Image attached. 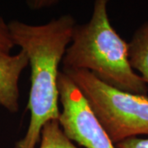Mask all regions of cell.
Listing matches in <instances>:
<instances>
[{
    "instance_id": "52a82bcc",
    "label": "cell",
    "mask_w": 148,
    "mask_h": 148,
    "mask_svg": "<svg viewBox=\"0 0 148 148\" xmlns=\"http://www.w3.org/2000/svg\"><path fill=\"white\" fill-rule=\"evenodd\" d=\"M39 148H78L63 131L58 120H49L42 127Z\"/></svg>"
},
{
    "instance_id": "ba28073f",
    "label": "cell",
    "mask_w": 148,
    "mask_h": 148,
    "mask_svg": "<svg viewBox=\"0 0 148 148\" xmlns=\"http://www.w3.org/2000/svg\"><path fill=\"white\" fill-rule=\"evenodd\" d=\"M15 46L8 23H6L2 16H0V53H10L11 50Z\"/></svg>"
},
{
    "instance_id": "9c48e42d",
    "label": "cell",
    "mask_w": 148,
    "mask_h": 148,
    "mask_svg": "<svg viewBox=\"0 0 148 148\" xmlns=\"http://www.w3.org/2000/svg\"><path fill=\"white\" fill-rule=\"evenodd\" d=\"M116 148H148V138H132L115 145Z\"/></svg>"
},
{
    "instance_id": "277c9868",
    "label": "cell",
    "mask_w": 148,
    "mask_h": 148,
    "mask_svg": "<svg viewBox=\"0 0 148 148\" xmlns=\"http://www.w3.org/2000/svg\"><path fill=\"white\" fill-rule=\"evenodd\" d=\"M58 89L62 106L58 122L65 135L85 148H116L82 91L62 71Z\"/></svg>"
},
{
    "instance_id": "8992f818",
    "label": "cell",
    "mask_w": 148,
    "mask_h": 148,
    "mask_svg": "<svg viewBox=\"0 0 148 148\" xmlns=\"http://www.w3.org/2000/svg\"><path fill=\"white\" fill-rule=\"evenodd\" d=\"M128 59L132 69L148 84V21L133 33L128 43Z\"/></svg>"
},
{
    "instance_id": "6da1fadb",
    "label": "cell",
    "mask_w": 148,
    "mask_h": 148,
    "mask_svg": "<svg viewBox=\"0 0 148 148\" xmlns=\"http://www.w3.org/2000/svg\"><path fill=\"white\" fill-rule=\"evenodd\" d=\"M76 25L71 15H63L42 25L19 21L8 23L13 42L27 53L31 65L27 104L30 122L25 136L16 142L14 148H36L43 126L49 120H58V66L71 43Z\"/></svg>"
},
{
    "instance_id": "7a4b0ae2",
    "label": "cell",
    "mask_w": 148,
    "mask_h": 148,
    "mask_svg": "<svg viewBox=\"0 0 148 148\" xmlns=\"http://www.w3.org/2000/svg\"><path fill=\"white\" fill-rule=\"evenodd\" d=\"M107 3L96 0L90 20L75 26L62 61L63 69L86 70L118 90L147 95V84L129 63L128 43L111 25Z\"/></svg>"
},
{
    "instance_id": "3957f363",
    "label": "cell",
    "mask_w": 148,
    "mask_h": 148,
    "mask_svg": "<svg viewBox=\"0 0 148 148\" xmlns=\"http://www.w3.org/2000/svg\"><path fill=\"white\" fill-rule=\"evenodd\" d=\"M86 99L114 145L148 135V96L118 90L86 70L63 69Z\"/></svg>"
},
{
    "instance_id": "5b68a950",
    "label": "cell",
    "mask_w": 148,
    "mask_h": 148,
    "mask_svg": "<svg viewBox=\"0 0 148 148\" xmlns=\"http://www.w3.org/2000/svg\"><path fill=\"white\" fill-rule=\"evenodd\" d=\"M29 65V58L23 50L14 55L0 53V106L10 113L19 110V79Z\"/></svg>"
},
{
    "instance_id": "30bf717a",
    "label": "cell",
    "mask_w": 148,
    "mask_h": 148,
    "mask_svg": "<svg viewBox=\"0 0 148 148\" xmlns=\"http://www.w3.org/2000/svg\"><path fill=\"white\" fill-rule=\"evenodd\" d=\"M58 2L57 1H51V0H37V1H27V5L29 6L32 9L36 10L44 8H47L49 6H52L53 4H56Z\"/></svg>"
}]
</instances>
